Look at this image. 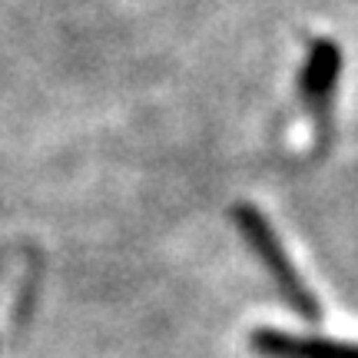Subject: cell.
I'll return each instance as SVG.
<instances>
[{
	"label": "cell",
	"mask_w": 358,
	"mask_h": 358,
	"mask_svg": "<svg viewBox=\"0 0 358 358\" xmlns=\"http://www.w3.org/2000/svg\"><path fill=\"white\" fill-rule=\"evenodd\" d=\"M236 226L243 232V239L249 243V249L262 259V266L268 268V275L279 285V295L285 299V306L295 308L302 319L315 322L322 315L315 295L308 289V282L299 275V268L292 266V259L285 252V245L279 243V236L272 232V226L266 222V216L259 213L256 206H236Z\"/></svg>",
	"instance_id": "6da1fadb"
},
{
	"label": "cell",
	"mask_w": 358,
	"mask_h": 358,
	"mask_svg": "<svg viewBox=\"0 0 358 358\" xmlns=\"http://www.w3.org/2000/svg\"><path fill=\"white\" fill-rule=\"evenodd\" d=\"M338 66H342V53L332 40H319L312 53H308V64L302 70V100L308 103V110L319 116V123L325 127V116H329V103L335 96V80H338Z\"/></svg>",
	"instance_id": "3957f363"
},
{
	"label": "cell",
	"mask_w": 358,
	"mask_h": 358,
	"mask_svg": "<svg viewBox=\"0 0 358 358\" xmlns=\"http://www.w3.org/2000/svg\"><path fill=\"white\" fill-rule=\"evenodd\" d=\"M249 342L262 358H358V342L292 335L282 329H256Z\"/></svg>",
	"instance_id": "7a4b0ae2"
}]
</instances>
